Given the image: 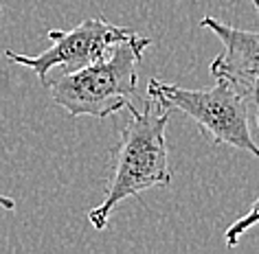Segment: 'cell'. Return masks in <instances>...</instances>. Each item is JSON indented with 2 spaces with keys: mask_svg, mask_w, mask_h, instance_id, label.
I'll use <instances>...</instances> for the list:
<instances>
[{
  "mask_svg": "<svg viewBox=\"0 0 259 254\" xmlns=\"http://www.w3.org/2000/svg\"><path fill=\"white\" fill-rule=\"evenodd\" d=\"M130 121L123 127L121 142L114 158V173L108 184L106 197L88 213L95 230L108 226L110 213L127 197L154 186H167L171 182L169 154H167L165 129L169 123V110L147 96L145 108H127Z\"/></svg>",
  "mask_w": 259,
  "mask_h": 254,
  "instance_id": "1",
  "label": "cell"
},
{
  "mask_svg": "<svg viewBox=\"0 0 259 254\" xmlns=\"http://www.w3.org/2000/svg\"><path fill=\"white\" fill-rule=\"evenodd\" d=\"M150 44V37L134 33L116 42L103 60L49 81L47 88L53 101L70 116L106 119L119 110H127L137 94V66Z\"/></svg>",
  "mask_w": 259,
  "mask_h": 254,
  "instance_id": "2",
  "label": "cell"
},
{
  "mask_svg": "<svg viewBox=\"0 0 259 254\" xmlns=\"http://www.w3.org/2000/svg\"><path fill=\"white\" fill-rule=\"evenodd\" d=\"M147 96L167 110L185 112L211 136L215 145L244 149L259 158V147L252 140L248 127V103L231 81L218 77L215 86L209 90H187L150 79Z\"/></svg>",
  "mask_w": 259,
  "mask_h": 254,
  "instance_id": "3",
  "label": "cell"
},
{
  "mask_svg": "<svg viewBox=\"0 0 259 254\" xmlns=\"http://www.w3.org/2000/svg\"><path fill=\"white\" fill-rule=\"evenodd\" d=\"M47 35L53 44L35 57L20 55V53H14V50L5 53L11 64L27 66L29 70H33L40 77L42 86L49 83V73L55 66L68 68L70 73V70H79L97 60H103L116 42L134 35V31L116 27L112 22H106L103 18H90V20H83L70 31L53 29Z\"/></svg>",
  "mask_w": 259,
  "mask_h": 254,
  "instance_id": "4",
  "label": "cell"
},
{
  "mask_svg": "<svg viewBox=\"0 0 259 254\" xmlns=\"http://www.w3.org/2000/svg\"><path fill=\"white\" fill-rule=\"evenodd\" d=\"M200 24L213 31L224 44V50L211 62V75L233 83L248 108L255 110L259 125V31L235 29L211 16L202 18Z\"/></svg>",
  "mask_w": 259,
  "mask_h": 254,
  "instance_id": "5",
  "label": "cell"
},
{
  "mask_svg": "<svg viewBox=\"0 0 259 254\" xmlns=\"http://www.w3.org/2000/svg\"><path fill=\"white\" fill-rule=\"evenodd\" d=\"M259 224V197L252 201V206H250V211L244 215V217H239L235 224H233L229 230H226V245L229 247H235L237 245V241H239V237L246 232V230H250L252 226H257Z\"/></svg>",
  "mask_w": 259,
  "mask_h": 254,
  "instance_id": "6",
  "label": "cell"
},
{
  "mask_svg": "<svg viewBox=\"0 0 259 254\" xmlns=\"http://www.w3.org/2000/svg\"><path fill=\"white\" fill-rule=\"evenodd\" d=\"M0 206H3L5 211H14V208H16V201L11 199V197H7V195H0Z\"/></svg>",
  "mask_w": 259,
  "mask_h": 254,
  "instance_id": "7",
  "label": "cell"
},
{
  "mask_svg": "<svg viewBox=\"0 0 259 254\" xmlns=\"http://www.w3.org/2000/svg\"><path fill=\"white\" fill-rule=\"evenodd\" d=\"M250 3H252V5H255V9L259 11V0H250Z\"/></svg>",
  "mask_w": 259,
  "mask_h": 254,
  "instance_id": "8",
  "label": "cell"
}]
</instances>
